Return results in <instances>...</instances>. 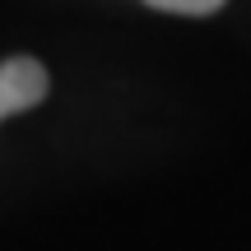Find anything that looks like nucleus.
<instances>
[{
  "mask_svg": "<svg viewBox=\"0 0 251 251\" xmlns=\"http://www.w3.org/2000/svg\"><path fill=\"white\" fill-rule=\"evenodd\" d=\"M0 98H5L9 117L37 107V102L47 98V65L33 61V56H9V61H0Z\"/></svg>",
  "mask_w": 251,
  "mask_h": 251,
  "instance_id": "1",
  "label": "nucleus"
},
{
  "mask_svg": "<svg viewBox=\"0 0 251 251\" xmlns=\"http://www.w3.org/2000/svg\"><path fill=\"white\" fill-rule=\"evenodd\" d=\"M153 9H168V14H214L224 9V0H144Z\"/></svg>",
  "mask_w": 251,
  "mask_h": 251,
  "instance_id": "2",
  "label": "nucleus"
},
{
  "mask_svg": "<svg viewBox=\"0 0 251 251\" xmlns=\"http://www.w3.org/2000/svg\"><path fill=\"white\" fill-rule=\"evenodd\" d=\"M5 117H9V107H5V98H0V121H5Z\"/></svg>",
  "mask_w": 251,
  "mask_h": 251,
  "instance_id": "3",
  "label": "nucleus"
}]
</instances>
